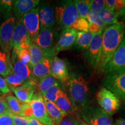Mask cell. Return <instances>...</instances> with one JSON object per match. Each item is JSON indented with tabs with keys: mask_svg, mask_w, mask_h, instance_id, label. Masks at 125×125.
<instances>
[{
	"mask_svg": "<svg viewBox=\"0 0 125 125\" xmlns=\"http://www.w3.org/2000/svg\"><path fill=\"white\" fill-rule=\"evenodd\" d=\"M94 34L89 31H77L75 45L81 51H86Z\"/></svg>",
	"mask_w": 125,
	"mask_h": 125,
	"instance_id": "cell-23",
	"label": "cell"
},
{
	"mask_svg": "<svg viewBox=\"0 0 125 125\" xmlns=\"http://www.w3.org/2000/svg\"><path fill=\"white\" fill-rule=\"evenodd\" d=\"M51 60L45 57L31 68L32 81L37 83L40 79L51 74Z\"/></svg>",
	"mask_w": 125,
	"mask_h": 125,
	"instance_id": "cell-17",
	"label": "cell"
},
{
	"mask_svg": "<svg viewBox=\"0 0 125 125\" xmlns=\"http://www.w3.org/2000/svg\"><path fill=\"white\" fill-rule=\"evenodd\" d=\"M15 23V18H9L0 27V46L3 52L7 54H9L12 49L11 41Z\"/></svg>",
	"mask_w": 125,
	"mask_h": 125,
	"instance_id": "cell-14",
	"label": "cell"
},
{
	"mask_svg": "<svg viewBox=\"0 0 125 125\" xmlns=\"http://www.w3.org/2000/svg\"><path fill=\"white\" fill-rule=\"evenodd\" d=\"M12 2H13V1H10V0H1L0 1V5L5 10H7V11L9 12L10 11V9H11Z\"/></svg>",
	"mask_w": 125,
	"mask_h": 125,
	"instance_id": "cell-42",
	"label": "cell"
},
{
	"mask_svg": "<svg viewBox=\"0 0 125 125\" xmlns=\"http://www.w3.org/2000/svg\"><path fill=\"white\" fill-rule=\"evenodd\" d=\"M10 114V111L7 102L0 97V115Z\"/></svg>",
	"mask_w": 125,
	"mask_h": 125,
	"instance_id": "cell-39",
	"label": "cell"
},
{
	"mask_svg": "<svg viewBox=\"0 0 125 125\" xmlns=\"http://www.w3.org/2000/svg\"><path fill=\"white\" fill-rule=\"evenodd\" d=\"M104 73L107 75L125 73V36L113 57L106 65Z\"/></svg>",
	"mask_w": 125,
	"mask_h": 125,
	"instance_id": "cell-8",
	"label": "cell"
},
{
	"mask_svg": "<svg viewBox=\"0 0 125 125\" xmlns=\"http://www.w3.org/2000/svg\"><path fill=\"white\" fill-rule=\"evenodd\" d=\"M38 0H18L15 1L13 12L17 18L20 20L25 14L35 8L39 4Z\"/></svg>",
	"mask_w": 125,
	"mask_h": 125,
	"instance_id": "cell-20",
	"label": "cell"
},
{
	"mask_svg": "<svg viewBox=\"0 0 125 125\" xmlns=\"http://www.w3.org/2000/svg\"><path fill=\"white\" fill-rule=\"evenodd\" d=\"M0 94H1V92H0Z\"/></svg>",
	"mask_w": 125,
	"mask_h": 125,
	"instance_id": "cell-47",
	"label": "cell"
},
{
	"mask_svg": "<svg viewBox=\"0 0 125 125\" xmlns=\"http://www.w3.org/2000/svg\"><path fill=\"white\" fill-rule=\"evenodd\" d=\"M62 90V85L59 82L54 83V85L50 87L47 91L42 94L43 98L55 104L59 94Z\"/></svg>",
	"mask_w": 125,
	"mask_h": 125,
	"instance_id": "cell-28",
	"label": "cell"
},
{
	"mask_svg": "<svg viewBox=\"0 0 125 125\" xmlns=\"http://www.w3.org/2000/svg\"><path fill=\"white\" fill-rule=\"evenodd\" d=\"M29 50L30 52V62L29 67L31 68L34 65L45 58V56L42 50L33 42H31Z\"/></svg>",
	"mask_w": 125,
	"mask_h": 125,
	"instance_id": "cell-25",
	"label": "cell"
},
{
	"mask_svg": "<svg viewBox=\"0 0 125 125\" xmlns=\"http://www.w3.org/2000/svg\"><path fill=\"white\" fill-rule=\"evenodd\" d=\"M31 43L30 35L20 20L15 25L11 41L12 48L29 49Z\"/></svg>",
	"mask_w": 125,
	"mask_h": 125,
	"instance_id": "cell-11",
	"label": "cell"
},
{
	"mask_svg": "<svg viewBox=\"0 0 125 125\" xmlns=\"http://www.w3.org/2000/svg\"><path fill=\"white\" fill-rule=\"evenodd\" d=\"M43 100L48 115L52 120L54 125H58L64 117L66 116L67 114L60 110L54 103L48 100L45 98H43Z\"/></svg>",
	"mask_w": 125,
	"mask_h": 125,
	"instance_id": "cell-22",
	"label": "cell"
},
{
	"mask_svg": "<svg viewBox=\"0 0 125 125\" xmlns=\"http://www.w3.org/2000/svg\"><path fill=\"white\" fill-rule=\"evenodd\" d=\"M89 23L86 19L79 18L76 20L75 23L73 25L71 29H73L76 31H88Z\"/></svg>",
	"mask_w": 125,
	"mask_h": 125,
	"instance_id": "cell-33",
	"label": "cell"
},
{
	"mask_svg": "<svg viewBox=\"0 0 125 125\" xmlns=\"http://www.w3.org/2000/svg\"><path fill=\"white\" fill-rule=\"evenodd\" d=\"M10 114L0 115V125H13Z\"/></svg>",
	"mask_w": 125,
	"mask_h": 125,
	"instance_id": "cell-38",
	"label": "cell"
},
{
	"mask_svg": "<svg viewBox=\"0 0 125 125\" xmlns=\"http://www.w3.org/2000/svg\"><path fill=\"white\" fill-rule=\"evenodd\" d=\"M56 82H57V79L54 78L51 74L40 79L37 83V86L38 93L42 95Z\"/></svg>",
	"mask_w": 125,
	"mask_h": 125,
	"instance_id": "cell-29",
	"label": "cell"
},
{
	"mask_svg": "<svg viewBox=\"0 0 125 125\" xmlns=\"http://www.w3.org/2000/svg\"><path fill=\"white\" fill-rule=\"evenodd\" d=\"M55 104L60 110L67 115L73 113L76 109L70 97L68 96L64 90L60 92Z\"/></svg>",
	"mask_w": 125,
	"mask_h": 125,
	"instance_id": "cell-21",
	"label": "cell"
},
{
	"mask_svg": "<svg viewBox=\"0 0 125 125\" xmlns=\"http://www.w3.org/2000/svg\"><path fill=\"white\" fill-rule=\"evenodd\" d=\"M13 51L16 54L20 62L29 67L30 62V52L29 49L13 48Z\"/></svg>",
	"mask_w": 125,
	"mask_h": 125,
	"instance_id": "cell-31",
	"label": "cell"
},
{
	"mask_svg": "<svg viewBox=\"0 0 125 125\" xmlns=\"http://www.w3.org/2000/svg\"><path fill=\"white\" fill-rule=\"evenodd\" d=\"M119 18H121V19L123 20V22L125 23V5L123 8L119 13Z\"/></svg>",
	"mask_w": 125,
	"mask_h": 125,
	"instance_id": "cell-44",
	"label": "cell"
},
{
	"mask_svg": "<svg viewBox=\"0 0 125 125\" xmlns=\"http://www.w3.org/2000/svg\"><path fill=\"white\" fill-rule=\"evenodd\" d=\"M28 125H43L41 123H40L38 120H37L35 118H29V121Z\"/></svg>",
	"mask_w": 125,
	"mask_h": 125,
	"instance_id": "cell-43",
	"label": "cell"
},
{
	"mask_svg": "<svg viewBox=\"0 0 125 125\" xmlns=\"http://www.w3.org/2000/svg\"><path fill=\"white\" fill-rule=\"evenodd\" d=\"M29 104L32 109V118L38 120L43 125H54L47 112L42 95L35 93Z\"/></svg>",
	"mask_w": 125,
	"mask_h": 125,
	"instance_id": "cell-9",
	"label": "cell"
},
{
	"mask_svg": "<svg viewBox=\"0 0 125 125\" xmlns=\"http://www.w3.org/2000/svg\"><path fill=\"white\" fill-rule=\"evenodd\" d=\"M77 31L73 29H65L62 32L58 41L54 45L56 54L61 51L69 50L73 48L75 42Z\"/></svg>",
	"mask_w": 125,
	"mask_h": 125,
	"instance_id": "cell-16",
	"label": "cell"
},
{
	"mask_svg": "<svg viewBox=\"0 0 125 125\" xmlns=\"http://www.w3.org/2000/svg\"><path fill=\"white\" fill-rule=\"evenodd\" d=\"M98 16L101 21L107 26H112L118 22V14L111 11L106 7H104L98 14Z\"/></svg>",
	"mask_w": 125,
	"mask_h": 125,
	"instance_id": "cell-27",
	"label": "cell"
},
{
	"mask_svg": "<svg viewBox=\"0 0 125 125\" xmlns=\"http://www.w3.org/2000/svg\"><path fill=\"white\" fill-rule=\"evenodd\" d=\"M12 73H13V67L9 54L0 51V75L6 77Z\"/></svg>",
	"mask_w": 125,
	"mask_h": 125,
	"instance_id": "cell-26",
	"label": "cell"
},
{
	"mask_svg": "<svg viewBox=\"0 0 125 125\" xmlns=\"http://www.w3.org/2000/svg\"><path fill=\"white\" fill-rule=\"evenodd\" d=\"M67 86L68 87L70 98L76 108H81L90 102L88 82L83 76L74 73H70Z\"/></svg>",
	"mask_w": 125,
	"mask_h": 125,
	"instance_id": "cell-2",
	"label": "cell"
},
{
	"mask_svg": "<svg viewBox=\"0 0 125 125\" xmlns=\"http://www.w3.org/2000/svg\"><path fill=\"white\" fill-rule=\"evenodd\" d=\"M92 0H75L74 3L79 17L86 19L87 14L90 11Z\"/></svg>",
	"mask_w": 125,
	"mask_h": 125,
	"instance_id": "cell-30",
	"label": "cell"
},
{
	"mask_svg": "<svg viewBox=\"0 0 125 125\" xmlns=\"http://www.w3.org/2000/svg\"><path fill=\"white\" fill-rule=\"evenodd\" d=\"M86 20L89 21V23H96L99 26H100L101 27L103 28H107V26L104 24V23L101 21L98 15L97 14L93 13V12L89 11L88 14H87V17H86Z\"/></svg>",
	"mask_w": 125,
	"mask_h": 125,
	"instance_id": "cell-35",
	"label": "cell"
},
{
	"mask_svg": "<svg viewBox=\"0 0 125 125\" xmlns=\"http://www.w3.org/2000/svg\"><path fill=\"white\" fill-rule=\"evenodd\" d=\"M37 83L32 80L28 81L22 85L17 87H9L20 101L23 103H30L35 94Z\"/></svg>",
	"mask_w": 125,
	"mask_h": 125,
	"instance_id": "cell-15",
	"label": "cell"
},
{
	"mask_svg": "<svg viewBox=\"0 0 125 125\" xmlns=\"http://www.w3.org/2000/svg\"><path fill=\"white\" fill-rule=\"evenodd\" d=\"M105 2L104 0H92L90 11L98 15L104 8Z\"/></svg>",
	"mask_w": 125,
	"mask_h": 125,
	"instance_id": "cell-34",
	"label": "cell"
},
{
	"mask_svg": "<svg viewBox=\"0 0 125 125\" xmlns=\"http://www.w3.org/2000/svg\"><path fill=\"white\" fill-rule=\"evenodd\" d=\"M51 74L64 85H67L70 73L67 62L63 59L54 56L51 62Z\"/></svg>",
	"mask_w": 125,
	"mask_h": 125,
	"instance_id": "cell-13",
	"label": "cell"
},
{
	"mask_svg": "<svg viewBox=\"0 0 125 125\" xmlns=\"http://www.w3.org/2000/svg\"><path fill=\"white\" fill-rule=\"evenodd\" d=\"M0 92H2L3 94L8 93L10 92V89L5 81L1 76H0Z\"/></svg>",
	"mask_w": 125,
	"mask_h": 125,
	"instance_id": "cell-41",
	"label": "cell"
},
{
	"mask_svg": "<svg viewBox=\"0 0 125 125\" xmlns=\"http://www.w3.org/2000/svg\"><path fill=\"white\" fill-rule=\"evenodd\" d=\"M123 114H124V115L125 116V107L123 108Z\"/></svg>",
	"mask_w": 125,
	"mask_h": 125,
	"instance_id": "cell-46",
	"label": "cell"
},
{
	"mask_svg": "<svg viewBox=\"0 0 125 125\" xmlns=\"http://www.w3.org/2000/svg\"><path fill=\"white\" fill-rule=\"evenodd\" d=\"M103 31L94 34L89 46L85 53V59L93 69L98 68L100 62Z\"/></svg>",
	"mask_w": 125,
	"mask_h": 125,
	"instance_id": "cell-7",
	"label": "cell"
},
{
	"mask_svg": "<svg viewBox=\"0 0 125 125\" xmlns=\"http://www.w3.org/2000/svg\"><path fill=\"white\" fill-rule=\"evenodd\" d=\"M96 100L101 108L110 116L116 113L121 107L119 98L104 87L97 92Z\"/></svg>",
	"mask_w": 125,
	"mask_h": 125,
	"instance_id": "cell-6",
	"label": "cell"
},
{
	"mask_svg": "<svg viewBox=\"0 0 125 125\" xmlns=\"http://www.w3.org/2000/svg\"><path fill=\"white\" fill-rule=\"evenodd\" d=\"M55 34L53 28L40 27L38 34L33 42L42 50L45 57L52 59L56 56L53 45Z\"/></svg>",
	"mask_w": 125,
	"mask_h": 125,
	"instance_id": "cell-5",
	"label": "cell"
},
{
	"mask_svg": "<svg viewBox=\"0 0 125 125\" xmlns=\"http://www.w3.org/2000/svg\"><path fill=\"white\" fill-rule=\"evenodd\" d=\"M4 79L7 85L9 86V87H17L22 85L26 82L18 78L13 73L5 77Z\"/></svg>",
	"mask_w": 125,
	"mask_h": 125,
	"instance_id": "cell-32",
	"label": "cell"
},
{
	"mask_svg": "<svg viewBox=\"0 0 125 125\" xmlns=\"http://www.w3.org/2000/svg\"><path fill=\"white\" fill-rule=\"evenodd\" d=\"M40 27L53 28L56 23L55 12L51 6L42 5L39 10Z\"/></svg>",
	"mask_w": 125,
	"mask_h": 125,
	"instance_id": "cell-19",
	"label": "cell"
},
{
	"mask_svg": "<svg viewBox=\"0 0 125 125\" xmlns=\"http://www.w3.org/2000/svg\"><path fill=\"white\" fill-rule=\"evenodd\" d=\"M103 81L104 87L110 90L119 99L125 101V73L108 75Z\"/></svg>",
	"mask_w": 125,
	"mask_h": 125,
	"instance_id": "cell-10",
	"label": "cell"
},
{
	"mask_svg": "<svg viewBox=\"0 0 125 125\" xmlns=\"http://www.w3.org/2000/svg\"><path fill=\"white\" fill-rule=\"evenodd\" d=\"M104 29L102 27H101L100 26H99L96 23H89V28H88V31H89L90 32H91L93 34H97L98 32L103 31Z\"/></svg>",
	"mask_w": 125,
	"mask_h": 125,
	"instance_id": "cell-40",
	"label": "cell"
},
{
	"mask_svg": "<svg viewBox=\"0 0 125 125\" xmlns=\"http://www.w3.org/2000/svg\"><path fill=\"white\" fill-rule=\"evenodd\" d=\"M5 100L8 105L10 113L17 116H21L23 108L24 103L20 101L18 98L12 95H9L6 97Z\"/></svg>",
	"mask_w": 125,
	"mask_h": 125,
	"instance_id": "cell-24",
	"label": "cell"
},
{
	"mask_svg": "<svg viewBox=\"0 0 125 125\" xmlns=\"http://www.w3.org/2000/svg\"><path fill=\"white\" fill-rule=\"evenodd\" d=\"M12 65L13 73L20 79L27 82L32 80L31 68L27 65L23 64L19 60L16 54L13 51L12 55Z\"/></svg>",
	"mask_w": 125,
	"mask_h": 125,
	"instance_id": "cell-18",
	"label": "cell"
},
{
	"mask_svg": "<svg viewBox=\"0 0 125 125\" xmlns=\"http://www.w3.org/2000/svg\"><path fill=\"white\" fill-rule=\"evenodd\" d=\"M55 18L57 24L63 29H71L79 18L74 1H62L55 7Z\"/></svg>",
	"mask_w": 125,
	"mask_h": 125,
	"instance_id": "cell-3",
	"label": "cell"
},
{
	"mask_svg": "<svg viewBox=\"0 0 125 125\" xmlns=\"http://www.w3.org/2000/svg\"><path fill=\"white\" fill-rule=\"evenodd\" d=\"M125 36V23L118 22L105 28L102 34V48L98 69L104 73L106 65L121 44Z\"/></svg>",
	"mask_w": 125,
	"mask_h": 125,
	"instance_id": "cell-1",
	"label": "cell"
},
{
	"mask_svg": "<svg viewBox=\"0 0 125 125\" xmlns=\"http://www.w3.org/2000/svg\"><path fill=\"white\" fill-rule=\"evenodd\" d=\"M114 125H125V120L122 118H119L115 121Z\"/></svg>",
	"mask_w": 125,
	"mask_h": 125,
	"instance_id": "cell-45",
	"label": "cell"
},
{
	"mask_svg": "<svg viewBox=\"0 0 125 125\" xmlns=\"http://www.w3.org/2000/svg\"><path fill=\"white\" fill-rule=\"evenodd\" d=\"M80 118H76L73 113L68 114L60 122L58 125H78Z\"/></svg>",
	"mask_w": 125,
	"mask_h": 125,
	"instance_id": "cell-36",
	"label": "cell"
},
{
	"mask_svg": "<svg viewBox=\"0 0 125 125\" xmlns=\"http://www.w3.org/2000/svg\"><path fill=\"white\" fill-rule=\"evenodd\" d=\"M39 10L40 7L31 9L20 20L27 30L30 35L31 42L34 41L40 30Z\"/></svg>",
	"mask_w": 125,
	"mask_h": 125,
	"instance_id": "cell-12",
	"label": "cell"
},
{
	"mask_svg": "<svg viewBox=\"0 0 125 125\" xmlns=\"http://www.w3.org/2000/svg\"><path fill=\"white\" fill-rule=\"evenodd\" d=\"M12 120H13V125H28L29 121V118L26 117L17 116L10 114Z\"/></svg>",
	"mask_w": 125,
	"mask_h": 125,
	"instance_id": "cell-37",
	"label": "cell"
},
{
	"mask_svg": "<svg viewBox=\"0 0 125 125\" xmlns=\"http://www.w3.org/2000/svg\"><path fill=\"white\" fill-rule=\"evenodd\" d=\"M79 115L89 125H114L110 115L97 106L87 104L81 107Z\"/></svg>",
	"mask_w": 125,
	"mask_h": 125,
	"instance_id": "cell-4",
	"label": "cell"
}]
</instances>
